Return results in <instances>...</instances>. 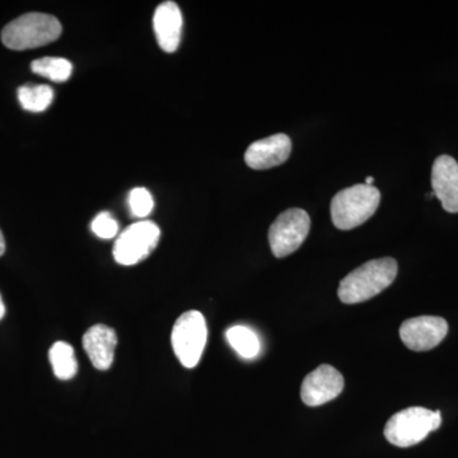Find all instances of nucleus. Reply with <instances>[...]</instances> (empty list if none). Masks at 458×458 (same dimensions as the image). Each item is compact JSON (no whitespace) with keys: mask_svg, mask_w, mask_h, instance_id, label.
I'll use <instances>...</instances> for the list:
<instances>
[{"mask_svg":"<svg viewBox=\"0 0 458 458\" xmlns=\"http://www.w3.org/2000/svg\"><path fill=\"white\" fill-rule=\"evenodd\" d=\"M129 209L135 218H147L155 208L152 194L146 188H135L129 192Z\"/></svg>","mask_w":458,"mask_h":458,"instance_id":"nucleus-18","label":"nucleus"},{"mask_svg":"<svg viewBox=\"0 0 458 458\" xmlns=\"http://www.w3.org/2000/svg\"><path fill=\"white\" fill-rule=\"evenodd\" d=\"M63 27L57 18L47 13H27L3 29L2 41L11 50H30L56 41Z\"/></svg>","mask_w":458,"mask_h":458,"instance_id":"nucleus-2","label":"nucleus"},{"mask_svg":"<svg viewBox=\"0 0 458 458\" xmlns=\"http://www.w3.org/2000/svg\"><path fill=\"white\" fill-rule=\"evenodd\" d=\"M116 345V333L106 325H95L83 336L84 351L98 370H107L113 366Z\"/></svg>","mask_w":458,"mask_h":458,"instance_id":"nucleus-13","label":"nucleus"},{"mask_svg":"<svg viewBox=\"0 0 458 458\" xmlns=\"http://www.w3.org/2000/svg\"><path fill=\"white\" fill-rule=\"evenodd\" d=\"M225 337H227L229 345L245 360H254L260 354V339L250 327H243V325L229 327Z\"/></svg>","mask_w":458,"mask_h":458,"instance_id":"nucleus-15","label":"nucleus"},{"mask_svg":"<svg viewBox=\"0 0 458 458\" xmlns=\"http://www.w3.org/2000/svg\"><path fill=\"white\" fill-rule=\"evenodd\" d=\"M33 73L47 78L53 82L63 83L73 73V65L64 57H42L31 63Z\"/></svg>","mask_w":458,"mask_h":458,"instance_id":"nucleus-17","label":"nucleus"},{"mask_svg":"<svg viewBox=\"0 0 458 458\" xmlns=\"http://www.w3.org/2000/svg\"><path fill=\"white\" fill-rule=\"evenodd\" d=\"M433 192L443 209L458 213V164L451 156H439L432 170Z\"/></svg>","mask_w":458,"mask_h":458,"instance_id":"nucleus-11","label":"nucleus"},{"mask_svg":"<svg viewBox=\"0 0 458 458\" xmlns=\"http://www.w3.org/2000/svg\"><path fill=\"white\" fill-rule=\"evenodd\" d=\"M344 390V377L333 366L322 364L303 379L301 397L307 406H321Z\"/></svg>","mask_w":458,"mask_h":458,"instance_id":"nucleus-9","label":"nucleus"},{"mask_svg":"<svg viewBox=\"0 0 458 458\" xmlns=\"http://www.w3.org/2000/svg\"><path fill=\"white\" fill-rule=\"evenodd\" d=\"M399 265L393 258L370 260L342 280L339 285L340 301L345 304H357L372 300L393 284Z\"/></svg>","mask_w":458,"mask_h":458,"instance_id":"nucleus-1","label":"nucleus"},{"mask_svg":"<svg viewBox=\"0 0 458 458\" xmlns=\"http://www.w3.org/2000/svg\"><path fill=\"white\" fill-rule=\"evenodd\" d=\"M4 251H5L4 236H3L2 231H0V256L4 254Z\"/></svg>","mask_w":458,"mask_h":458,"instance_id":"nucleus-20","label":"nucleus"},{"mask_svg":"<svg viewBox=\"0 0 458 458\" xmlns=\"http://www.w3.org/2000/svg\"><path fill=\"white\" fill-rule=\"evenodd\" d=\"M161 238V229L156 223L140 221L123 229L114 246L117 264L131 267L146 260L155 251Z\"/></svg>","mask_w":458,"mask_h":458,"instance_id":"nucleus-6","label":"nucleus"},{"mask_svg":"<svg viewBox=\"0 0 458 458\" xmlns=\"http://www.w3.org/2000/svg\"><path fill=\"white\" fill-rule=\"evenodd\" d=\"M5 315V306L4 303H3L2 295H0V319L4 318Z\"/></svg>","mask_w":458,"mask_h":458,"instance_id":"nucleus-21","label":"nucleus"},{"mask_svg":"<svg viewBox=\"0 0 458 458\" xmlns=\"http://www.w3.org/2000/svg\"><path fill=\"white\" fill-rule=\"evenodd\" d=\"M207 322L199 311L182 313L172 328V348L177 360L186 369L198 366L207 345Z\"/></svg>","mask_w":458,"mask_h":458,"instance_id":"nucleus-5","label":"nucleus"},{"mask_svg":"<svg viewBox=\"0 0 458 458\" xmlns=\"http://www.w3.org/2000/svg\"><path fill=\"white\" fill-rule=\"evenodd\" d=\"M373 177H367L366 179V185H369V186H373Z\"/></svg>","mask_w":458,"mask_h":458,"instance_id":"nucleus-22","label":"nucleus"},{"mask_svg":"<svg viewBox=\"0 0 458 458\" xmlns=\"http://www.w3.org/2000/svg\"><path fill=\"white\" fill-rule=\"evenodd\" d=\"M448 334V324L438 316H420L406 319L400 327V337L412 352H428L438 346Z\"/></svg>","mask_w":458,"mask_h":458,"instance_id":"nucleus-8","label":"nucleus"},{"mask_svg":"<svg viewBox=\"0 0 458 458\" xmlns=\"http://www.w3.org/2000/svg\"><path fill=\"white\" fill-rule=\"evenodd\" d=\"M93 233L102 240H111L119 233V225L110 213L102 212L96 216L90 225Z\"/></svg>","mask_w":458,"mask_h":458,"instance_id":"nucleus-19","label":"nucleus"},{"mask_svg":"<svg viewBox=\"0 0 458 458\" xmlns=\"http://www.w3.org/2000/svg\"><path fill=\"white\" fill-rule=\"evenodd\" d=\"M311 228V219L306 210L292 208L280 214L269 229L271 252L282 259L293 254L303 245Z\"/></svg>","mask_w":458,"mask_h":458,"instance_id":"nucleus-7","label":"nucleus"},{"mask_svg":"<svg viewBox=\"0 0 458 458\" xmlns=\"http://www.w3.org/2000/svg\"><path fill=\"white\" fill-rule=\"evenodd\" d=\"M291 152V138L285 134H276L255 141L247 148L245 161L252 170H269L288 161Z\"/></svg>","mask_w":458,"mask_h":458,"instance_id":"nucleus-10","label":"nucleus"},{"mask_svg":"<svg viewBox=\"0 0 458 458\" xmlns=\"http://www.w3.org/2000/svg\"><path fill=\"white\" fill-rule=\"evenodd\" d=\"M54 375L62 381H69L78 372V361L73 346L65 342H56L49 352Z\"/></svg>","mask_w":458,"mask_h":458,"instance_id":"nucleus-14","label":"nucleus"},{"mask_svg":"<svg viewBox=\"0 0 458 458\" xmlns=\"http://www.w3.org/2000/svg\"><path fill=\"white\" fill-rule=\"evenodd\" d=\"M381 192L375 186L358 183L337 192L331 201V218L342 231H351L369 221L377 212Z\"/></svg>","mask_w":458,"mask_h":458,"instance_id":"nucleus-3","label":"nucleus"},{"mask_svg":"<svg viewBox=\"0 0 458 458\" xmlns=\"http://www.w3.org/2000/svg\"><path fill=\"white\" fill-rule=\"evenodd\" d=\"M182 26V13L177 3L168 0L157 7L153 17V29L159 47L165 53H174L179 49Z\"/></svg>","mask_w":458,"mask_h":458,"instance_id":"nucleus-12","label":"nucleus"},{"mask_svg":"<svg viewBox=\"0 0 458 458\" xmlns=\"http://www.w3.org/2000/svg\"><path fill=\"white\" fill-rule=\"evenodd\" d=\"M442 424L439 410L412 406L396 412L385 427V437L391 445L400 448L412 447L423 442Z\"/></svg>","mask_w":458,"mask_h":458,"instance_id":"nucleus-4","label":"nucleus"},{"mask_svg":"<svg viewBox=\"0 0 458 458\" xmlns=\"http://www.w3.org/2000/svg\"><path fill=\"white\" fill-rule=\"evenodd\" d=\"M54 90L47 84H25L18 89V101L30 113H42L53 104Z\"/></svg>","mask_w":458,"mask_h":458,"instance_id":"nucleus-16","label":"nucleus"}]
</instances>
